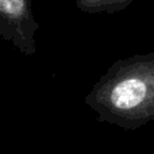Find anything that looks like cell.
I'll list each match as a JSON object with an SVG mask.
<instances>
[{"label": "cell", "instance_id": "2", "mask_svg": "<svg viewBox=\"0 0 154 154\" xmlns=\"http://www.w3.org/2000/svg\"><path fill=\"white\" fill-rule=\"evenodd\" d=\"M38 22L32 11V0H0V35L20 53L35 56Z\"/></svg>", "mask_w": 154, "mask_h": 154}, {"label": "cell", "instance_id": "1", "mask_svg": "<svg viewBox=\"0 0 154 154\" xmlns=\"http://www.w3.org/2000/svg\"><path fill=\"white\" fill-rule=\"evenodd\" d=\"M100 122L135 130L154 122V53L114 62L85 97Z\"/></svg>", "mask_w": 154, "mask_h": 154}, {"label": "cell", "instance_id": "3", "mask_svg": "<svg viewBox=\"0 0 154 154\" xmlns=\"http://www.w3.org/2000/svg\"><path fill=\"white\" fill-rule=\"evenodd\" d=\"M135 0H76V7L85 14H115Z\"/></svg>", "mask_w": 154, "mask_h": 154}]
</instances>
